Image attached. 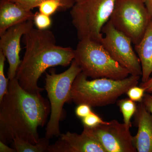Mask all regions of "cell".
Returning <instances> with one entry per match:
<instances>
[{
	"instance_id": "9",
	"label": "cell",
	"mask_w": 152,
	"mask_h": 152,
	"mask_svg": "<svg viewBox=\"0 0 152 152\" xmlns=\"http://www.w3.org/2000/svg\"><path fill=\"white\" fill-rule=\"evenodd\" d=\"M132 126L113 120L94 128L84 126L83 129L94 137L106 152H137L130 130Z\"/></svg>"
},
{
	"instance_id": "25",
	"label": "cell",
	"mask_w": 152,
	"mask_h": 152,
	"mask_svg": "<svg viewBox=\"0 0 152 152\" xmlns=\"http://www.w3.org/2000/svg\"><path fill=\"white\" fill-rule=\"evenodd\" d=\"M140 86L143 88L146 93H152V77H151L146 82L141 83Z\"/></svg>"
},
{
	"instance_id": "17",
	"label": "cell",
	"mask_w": 152,
	"mask_h": 152,
	"mask_svg": "<svg viewBox=\"0 0 152 152\" xmlns=\"http://www.w3.org/2000/svg\"><path fill=\"white\" fill-rule=\"evenodd\" d=\"M11 1L16 3L24 8L28 10H31L34 8L37 7L41 3L47 0H10ZM64 5V9H71L75 3V0H61Z\"/></svg>"
},
{
	"instance_id": "28",
	"label": "cell",
	"mask_w": 152,
	"mask_h": 152,
	"mask_svg": "<svg viewBox=\"0 0 152 152\" xmlns=\"http://www.w3.org/2000/svg\"><path fill=\"white\" fill-rule=\"evenodd\" d=\"M75 2H77L80 1H81V0H75Z\"/></svg>"
},
{
	"instance_id": "7",
	"label": "cell",
	"mask_w": 152,
	"mask_h": 152,
	"mask_svg": "<svg viewBox=\"0 0 152 152\" xmlns=\"http://www.w3.org/2000/svg\"><path fill=\"white\" fill-rule=\"evenodd\" d=\"M152 20L144 0H115L109 21L136 45Z\"/></svg>"
},
{
	"instance_id": "11",
	"label": "cell",
	"mask_w": 152,
	"mask_h": 152,
	"mask_svg": "<svg viewBox=\"0 0 152 152\" xmlns=\"http://www.w3.org/2000/svg\"><path fill=\"white\" fill-rule=\"evenodd\" d=\"M54 144L50 145L48 152H106L94 137L83 130L81 134L67 132L61 134Z\"/></svg>"
},
{
	"instance_id": "23",
	"label": "cell",
	"mask_w": 152,
	"mask_h": 152,
	"mask_svg": "<svg viewBox=\"0 0 152 152\" xmlns=\"http://www.w3.org/2000/svg\"><path fill=\"white\" fill-rule=\"evenodd\" d=\"M92 112L91 107L86 104L78 105L75 110L76 115L81 119L89 115Z\"/></svg>"
},
{
	"instance_id": "10",
	"label": "cell",
	"mask_w": 152,
	"mask_h": 152,
	"mask_svg": "<svg viewBox=\"0 0 152 152\" xmlns=\"http://www.w3.org/2000/svg\"><path fill=\"white\" fill-rule=\"evenodd\" d=\"M34 20H29L18 24L9 28L0 36V50L8 62V78L15 77L17 70L20 64V59L21 39L25 34L33 28Z\"/></svg>"
},
{
	"instance_id": "16",
	"label": "cell",
	"mask_w": 152,
	"mask_h": 152,
	"mask_svg": "<svg viewBox=\"0 0 152 152\" xmlns=\"http://www.w3.org/2000/svg\"><path fill=\"white\" fill-rule=\"evenodd\" d=\"M118 103L122 114L124 123L132 126L131 119L132 117L134 115L137 107L135 102L127 98L118 101Z\"/></svg>"
},
{
	"instance_id": "13",
	"label": "cell",
	"mask_w": 152,
	"mask_h": 152,
	"mask_svg": "<svg viewBox=\"0 0 152 152\" xmlns=\"http://www.w3.org/2000/svg\"><path fill=\"white\" fill-rule=\"evenodd\" d=\"M35 14L10 0H0V36L12 26L34 20Z\"/></svg>"
},
{
	"instance_id": "6",
	"label": "cell",
	"mask_w": 152,
	"mask_h": 152,
	"mask_svg": "<svg viewBox=\"0 0 152 152\" xmlns=\"http://www.w3.org/2000/svg\"><path fill=\"white\" fill-rule=\"evenodd\" d=\"M115 0H81L71 9L72 23L79 40L102 43V29L108 22Z\"/></svg>"
},
{
	"instance_id": "27",
	"label": "cell",
	"mask_w": 152,
	"mask_h": 152,
	"mask_svg": "<svg viewBox=\"0 0 152 152\" xmlns=\"http://www.w3.org/2000/svg\"><path fill=\"white\" fill-rule=\"evenodd\" d=\"M145 4L152 18V0H144Z\"/></svg>"
},
{
	"instance_id": "12",
	"label": "cell",
	"mask_w": 152,
	"mask_h": 152,
	"mask_svg": "<svg viewBox=\"0 0 152 152\" xmlns=\"http://www.w3.org/2000/svg\"><path fill=\"white\" fill-rule=\"evenodd\" d=\"M138 128L133 136L134 147L138 152H152V115L143 101L139 102L134 115V122Z\"/></svg>"
},
{
	"instance_id": "2",
	"label": "cell",
	"mask_w": 152,
	"mask_h": 152,
	"mask_svg": "<svg viewBox=\"0 0 152 152\" xmlns=\"http://www.w3.org/2000/svg\"><path fill=\"white\" fill-rule=\"evenodd\" d=\"M23 42L26 50L15 77L26 91L39 94L44 90L38 86L42 75L49 68L70 64L75 50L58 45L53 33L48 29L32 28L23 36Z\"/></svg>"
},
{
	"instance_id": "18",
	"label": "cell",
	"mask_w": 152,
	"mask_h": 152,
	"mask_svg": "<svg viewBox=\"0 0 152 152\" xmlns=\"http://www.w3.org/2000/svg\"><path fill=\"white\" fill-rule=\"evenodd\" d=\"M5 56L0 50V102L2 100L4 96L8 92L9 80L6 78L4 74Z\"/></svg>"
},
{
	"instance_id": "20",
	"label": "cell",
	"mask_w": 152,
	"mask_h": 152,
	"mask_svg": "<svg viewBox=\"0 0 152 152\" xmlns=\"http://www.w3.org/2000/svg\"><path fill=\"white\" fill-rule=\"evenodd\" d=\"M34 22L37 28L41 30H47L52 24L50 16L42 13L39 12L35 14Z\"/></svg>"
},
{
	"instance_id": "4",
	"label": "cell",
	"mask_w": 152,
	"mask_h": 152,
	"mask_svg": "<svg viewBox=\"0 0 152 152\" xmlns=\"http://www.w3.org/2000/svg\"><path fill=\"white\" fill-rule=\"evenodd\" d=\"M81 72L80 67L74 59L69 68L61 73H56L54 69L51 70L50 74L46 73L45 88L51 106L50 116L45 134L47 138L61 134L60 122L64 115V105L72 102V86L76 77Z\"/></svg>"
},
{
	"instance_id": "3",
	"label": "cell",
	"mask_w": 152,
	"mask_h": 152,
	"mask_svg": "<svg viewBox=\"0 0 152 152\" xmlns=\"http://www.w3.org/2000/svg\"><path fill=\"white\" fill-rule=\"evenodd\" d=\"M141 77L130 75L121 80L100 78L89 80L81 72L72 86L71 100L77 105L86 104L91 107H102L113 104L129 89L138 84Z\"/></svg>"
},
{
	"instance_id": "15",
	"label": "cell",
	"mask_w": 152,
	"mask_h": 152,
	"mask_svg": "<svg viewBox=\"0 0 152 152\" xmlns=\"http://www.w3.org/2000/svg\"><path fill=\"white\" fill-rule=\"evenodd\" d=\"M49 139L46 137L41 138L39 142L32 144L19 137L15 138L12 143L17 152H47L49 146Z\"/></svg>"
},
{
	"instance_id": "21",
	"label": "cell",
	"mask_w": 152,
	"mask_h": 152,
	"mask_svg": "<svg viewBox=\"0 0 152 152\" xmlns=\"http://www.w3.org/2000/svg\"><path fill=\"white\" fill-rule=\"evenodd\" d=\"M82 121L84 126L89 128H95L99 125L105 124L109 123V122L103 121L97 114L93 111L87 116L82 118Z\"/></svg>"
},
{
	"instance_id": "22",
	"label": "cell",
	"mask_w": 152,
	"mask_h": 152,
	"mask_svg": "<svg viewBox=\"0 0 152 152\" xmlns=\"http://www.w3.org/2000/svg\"><path fill=\"white\" fill-rule=\"evenodd\" d=\"M145 93L143 88L140 86H137V85L129 89L126 94L129 99L135 102L139 103L143 101Z\"/></svg>"
},
{
	"instance_id": "24",
	"label": "cell",
	"mask_w": 152,
	"mask_h": 152,
	"mask_svg": "<svg viewBox=\"0 0 152 152\" xmlns=\"http://www.w3.org/2000/svg\"><path fill=\"white\" fill-rule=\"evenodd\" d=\"M143 102L146 107L148 110L152 115V93H146L145 96H144Z\"/></svg>"
},
{
	"instance_id": "8",
	"label": "cell",
	"mask_w": 152,
	"mask_h": 152,
	"mask_svg": "<svg viewBox=\"0 0 152 152\" xmlns=\"http://www.w3.org/2000/svg\"><path fill=\"white\" fill-rule=\"evenodd\" d=\"M102 33L101 44L110 56L126 69L130 75L141 77L140 61L130 38L114 27L109 20L103 28Z\"/></svg>"
},
{
	"instance_id": "14",
	"label": "cell",
	"mask_w": 152,
	"mask_h": 152,
	"mask_svg": "<svg viewBox=\"0 0 152 152\" xmlns=\"http://www.w3.org/2000/svg\"><path fill=\"white\" fill-rule=\"evenodd\" d=\"M134 50L141 65L142 83H145L152 75V20Z\"/></svg>"
},
{
	"instance_id": "5",
	"label": "cell",
	"mask_w": 152,
	"mask_h": 152,
	"mask_svg": "<svg viewBox=\"0 0 152 152\" xmlns=\"http://www.w3.org/2000/svg\"><path fill=\"white\" fill-rule=\"evenodd\" d=\"M74 60L82 72L93 79L121 80L130 75L129 72L116 61L98 42L79 40L75 50Z\"/></svg>"
},
{
	"instance_id": "26",
	"label": "cell",
	"mask_w": 152,
	"mask_h": 152,
	"mask_svg": "<svg viewBox=\"0 0 152 152\" xmlns=\"http://www.w3.org/2000/svg\"><path fill=\"white\" fill-rule=\"evenodd\" d=\"M0 152H16L17 151L15 148H10L7 145V144L0 141Z\"/></svg>"
},
{
	"instance_id": "19",
	"label": "cell",
	"mask_w": 152,
	"mask_h": 152,
	"mask_svg": "<svg viewBox=\"0 0 152 152\" xmlns=\"http://www.w3.org/2000/svg\"><path fill=\"white\" fill-rule=\"evenodd\" d=\"M39 11L42 13L50 16L60 8L64 9L61 0H47L39 6Z\"/></svg>"
},
{
	"instance_id": "1",
	"label": "cell",
	"mask_w": 152,
	"mask_h": 152,
	"mask_svg": "<svg viewBox=\"0 0 152 152\" xmlns=\"http://www.w3.org/2000/svg\"><path fill=\"white\" fill-rule=\"evenodd\" d=\"M50 102L39 94L24 89L16 78L9 80L8 92L0 102V141L6 144L19 137L36 144L38 129L46 124Z\"/></svg>"
}]
</instances>
